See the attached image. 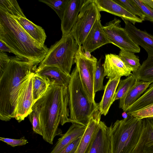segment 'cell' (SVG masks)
<instances>
[{"label": "cell", "instance_id": "cell-27", "mask_svg": "<svg viewBox=\"0 0 153 153\" xmlns=\"http://www.w3.org/2000/svg\"><path fill=\"white\" fill-rule=\"evenodd\" d=\"M0 11L13 17H26L16 0H0Z\"/></svg>", "mask_w": 153, "mask_h": 153}, {"label": "cell", "instance_id": "cell-16", "mask_svg": "<svg viewBox=\"0 0 153 153\" xmlns=\"http://www.w3.org/2000/svg\"><path fill=\"white\" fill-rule=\"evenodd\" d=\"M123 21L124 28L133 42L143 48L148 55L153 54V35L139 29L128 21Z\"/></svg>", "mask_w": 153, "mask_h": 153}, {"label": "cell", "instance_id": "cell-43", "mask_svg": "<svg viewBox=\"0 0 153 153\" xmlns=\"http://www.w3.org/2000/svg\"><path fill=\"white\" fill-rule=\"evenodd\" d=\"M152 119V122L153 123V118H151Z\"/></svg>", "mask_w": 153, "mask_h": 153}, {"label": "cell", "instance_id": "cell-39", "mask_svg": "<svg viewBox=\"0 0 153 153\" xmlns=\"http://www.w3.org/2000/svg\"><path fill=\"white\" fill-rule=\"evenodd\" d=\"M8 52L14 54L13 51L4 42L0 40V52Z\"/></svg>", "mask_w": 153, "mask_h": 153}, {"label": "cell", "instance_id": "cell-28", "mask_svg": "<svg viewBox=\"0 0 153 153\" xmlns=\"http://www.w3.org/2000/svg\"><path fill=\"white\" fill-rule=\"evenodd\" d=\"M136 82V79L133 74L131 73L124 79H120L118 85L114 102L123 98Z\"/></svg>", "mask_w": 153, "mask_h": 153}, {"label": "cell", "instance_id": "cell-41", "mask_svg": "<svg viewBox=\"0 0 153 153\" xmlns=\"http://www.w3.org/2000/svg\"><path fill=\"white\" fill-rule=\"evenodd\" d=\"M85 56L88 58H91L92 56L91 54V53L88 51H84Z\"/></svg>", "mask_w": 153, "mask_h": 153}, {"label": "cell", "instance_id": "cell-42", "mask_svg": "<svg viewBox=\"0 0 153 153\" xmlns=\"http://www.w3.org/2000/svg\"><path fill=\"white\" fill-rule=\"evenodd\" d=\"M122 115L124 118L127 117L128 116L127 114L125 111H124V112L122 113Z\"/></svg>", "mask_w": 153, "mask_h": 153}, {"label": "cell", "instance_id": "cell-18", "mask_svg": "<svg viewBox=\"0 0 153 153\" xmlns=\"http://www.w3.org/2000/svg\"><path fill=\"white\" fill-rule=\"evenodd\" d=\"M34 73L47 79L50 85H55L68 86L71 75L66 74L58 67L53 66H45L36 68Z\"/></svg>", "mask_w": 153, "mask_h": 153}, {"label": "cell", "instance_id": "cell-3", "mask_svg": "<svg viewBox=\"0 0 153 153\" xmlns=\"http://www.w3.org/2000/svg\"><path fill=\"white\" fill-rule=\"evenodd\" d=\"M37 68L30 62L17 56L10 62L0 76V119L14 118L19 94L22 84Z\"/></svg>", "mask_w": 153, "mask_h": 153}, {"label": "cell", "instance_id": "cell-20", "mask_svg": "<svg viewBox=\"0 0 153 153\" xmlns=\"http://www.w3.org/2000/svg\"><path fill=\"white\" fill-rule=\"evenodd\" d=\"M121 77L109 78L105 86L104 92L100 102L98 103V109L101 114L105 116L114 102L115 93Z\"/></svg>", "mask_w": 153, "mask_h": 153}, {"label": "cell", "instance_id": "cell-34", "mask_svg": "<svg viewBox=\"0 0 153 153\" xmlns=\"http://www.w3.org/2000/svg\"><path fill=\"white\" fill-rule=\"evenodd\" d=\"M138 119L153 117V104L127 114Z\"/></svg>", "mask_w": 153, "mask_h": 153}, {"label": "cell", "instance_id": "cell-37", "mask_svg": "<svg viewBox=\"0 0 153 153\" xmlns=\"http://www.w3.org/2000/svg\"><path fill=\"white\" fill-rule=\"evenodd\" d=\"M82 137L76 139L59 153H76Z\"/></svg>", "mask_w": 153, "mask_h": 153}, {"label": "cell", "instance_id": "cell-8", "mask_svg": "<svg viewBox=\"0 0 153 153\" xmlns=\"http://www.w3.org/2000/svg\"><path fill=\"white\" fill-rule=\"evenodd\" d=\"M97 61V58L93 56L91 58L87 57L82 45H79L74 62L84 90L91 100L95 103H96L95 100L94 76Z\"/></svg>", "mask_w": 153, "mask_h": 153}, {"label": "cell", "instance_id": "cell-2", "mask_svg": "<svg viewBox=\"0 0 153 153\" xmlns=\"http://www.w3.org/2000/svg\"><path fill=\"white\" fill-rule=\"evenodd\" d=\"M0 40L16 56L32 62L36 66L44 59L49 49L32 38L13 16L1 11Z\"/></svg>", "mask_w": 153, "mask_h": 153}, {"label": "cell", "instance_id": "cell-22", "mask_svg": "<svg viewBox=\"0 0 153 153\" xmlns=\"http://www.w3.org/2000/svg\"><path fill=\"white\" fill-rule=\"evenodd\" d=\"M13 17L32 38L42 44L45 45L47 36L44 30L42 27L33 23L26 17Z\"/></svg>", "mask_w": 153, "mask_h": 153}, {"label": "cell", "instance_id": "cell-15", "mask_svg": "<svg viewBox=\"0 0 153 153\" xmlns=\"http://www.w3.org/2000/svg\"><path fill=\"white\" fill-rule=\"evenodd\" d=\"M100 11H103L118 16L123 20L129 21L134 25L136 23L143 21L115 2L113 0H94Z\"/></svg>", "mask_w": 153, "mask_h": 153}, {"label": "cell", "instance_id": "cell-19", "mask_svg": "<svg viewBox=\"0 0 153 153\" xmlns=\"http://www.w3.org/2000/svg\"><path fill=\"white\" fill-rule=\"evenodd\" d=\"M151 83L136 81L124 96L120 100L119 107L126 112L142 95Z\"/></svg>", "mask_w": 153, "mask_h": 153}, {"label": "cell", "instance_id": "cell-4", "mask_svg": "<svg viewBox=\"0 0 153 153\" xmlns=\"http://www.w3.org/2000/svg\"><path fill=\"white\" fill-rule=\"evenodd\" d=\"M70 75L68 86L70 122L86 126L91 115L98 109V103L93 102L87 95L76 66Z\"/></svg>", "mask_w": 153, "mask_h": 153}, {"label": "cell", "instance_id": "cell-25", "mask_svg": "<svg viewBox=\"0 0 153 153\" xmlns=\"http://www.w3.org/2000/svg\"><path fill=\"white\" fill-rule=\"evenodd\" d=\"M50 85L47 79L34 73L33 77V94L34 103L45 93Z\"/></svg>", "mask_w": 153, "mask_h": 153}, {"label": "cell", "instance_id": "cell-24", "mask_svg": "<svg viewBox=\"0 0 153 153\" xmlns=\"http://www.w3.org/2000/svg\"><path fill=\"white\" fill-rule=\"evenodd\" d=\"M142 122L144 129L142 144L143 153H153V123L150 118L142 119Z\"/></svg>", "mask_w": 153, "mask_h": 153}, {"label": "cell", "instance_id": "cell-30", "mask_svg": "<svg viewBox=\"0 0 153 153\" xmlns=\"http://www.w3.org/2000/svg\"><path fill=\"white\" fill-rule=\"evenodd\" d=\"M101 59L97 62L94 76V88L95 92L104 90L103 81L105 76L104 68L101 63Z\"/></svg>", "mask_w": 153, "mask_h": 153}, {"label": "cell", "instance_id": "cell-9", "mask_svg": "<svg viewBox=\"0 0 153 153\" xmlns=\"http://www.w3.org/2000/svg\"><path fill=\"white\" fill-rule=\"evenodd\" d=\"M121 21L115 18L107 23L103 28L110 42L120 50L135 53L140 52L139 46L135 43L124 28L121 27Z\"/></svg>", "mask_w": 153, "mask_h": 153}, {"label": "cell", "instance_id": "cell-5", "mask_svg": "<svg viewBox=\"0 0 153 153\" xmlns=\"http://www.w3.org/2000/svg\"><path fill=\"white\" fill-rule=\"evenodd\" d=\"M109 128L112 153H132L140 137L142 119L128 115Z\"/></svg>", "mask_w": 153, "mask_h": 153}, {"label": "cell", "instance_id": "cell-38", "mask_svg": "<svg viewBox=\"0 0 153 153\" xmlns=\"http://www.w3.org/2000/svg\"><path fill=\"white\" fill-rule=\"evenodd\" d=\"M10 60V57L6 53L0 52V76H1L8 65Z\"/></svg>", "mask_w": 153, "mask_h": 153}, {"label": "cell", "instance_id": "cell-35", "mask_svg": "<svg viewBox=\"0 0 153 153\" xmlns=\"http://www.w3.org/2000/svg\"><path fill=\"white\" fill-rule=\"evenodd\" d=\"M138 6L141 12L145 16V20L153 22V9L143 3L141 0H133Z\"/></svg>", "mask_w": 153, "mask_h": 153}, {"label": "cell", "instance_id": "cell-13", "mask_svg": "<svg viewBox=\"0 0 153 153\" xmlns=\"http://www.w3.org/2000/svg\"><path fill=\"white\" fill-rule=\"evenodd\" d=\"M85 0H69L61 20L62 36L70 33L75 25Z\"/></svg>", "mask_w": 153, "mask_h": 153}, {"label": "cell", "instance_id": "cell-26", "mask_svg": "<svg viewBox=\"0 0 153 153\" xmlns=\"http://www.w3.org/2000/svg\"><path fill=\"white\" fill-rule=\"evenodd\" d=\"M153 104V83L140 97L126 112L129 113Z\"/></svg>", "mask_w": 153, "mask_h": 153}, {"label": "cell", "instance_id": "cell-6", "mask_svg": "<svg viewBox=\"0 0 153 153\" xmlns=\"http://www.w3.org/2000/svg\"><path fill=\"white\" fill-rule=\"evenodd\" d=\"M78 48L79 45L71 33L62 36L60 40L51 46L45 58L37 68L45 66H55L70 75Z\"/></svg>", "mask_w": 153, "mask_h": 153}, {"label": "cell", "instance_id": "cell-40", "mask_svg": "<svg viewBox=\"0 0 153 153\" xmlns=\"http://www.w3.org/2000/svg\"><path fill=\"white\" fill-rule=\"evenodd\" d=\"M142 2L146 4L153 9V0H141Z\"/></svg>", "mask_w": 153, "mask_h": 153}, {"label": "cell", "instance_id": "cell-29", "mask_svg": "<svg viewBox=\"0 0 153 153\" xmlns=\"http://www.w3.org/2000/svg\"><path fill=\"white\" fill-rule=\"evenodd\" d=\"M119 55L133 70V73L137 71L141 65L138 57L134 53L120 50Z\"/></svg>", "mask_w": 153, "mask_h": 153}, {"label": "cell", "instance_id": "cell-7", "mask_svg": "<svg viewBox=\"0 0 153 153\" xmlns=\"http://www.w3.org/2000/svg\"><path fill=\"white\" fill-rule=\"evenodd\" d=\"M101 15L94 0H85L70 33L78 45H82L96 22Z\"/></svg>", "mask_w": 153, "mask_h": 153}, {"label": "cell", "instance_id": "cell-11", "mask_svg": "<svg viewBox=\"0 0 153 153\" xmlns=\"http://www.w3.org/2000/svg\"><path fill=\"white\" fill-rule=\"evenodd\" d=\"M105 76L108 79L116 77H127L133 72L132 69L119 55L110 53L105 55V61L102 64Z\"/></svg>", "mask_w": 153, "mask_h": 153}, {"label": "cell", "instance_id": "cell-12", "mask_svg": "<svg viewBox=\"0 0 153 153\" xmlns=\"http://www.w3.org/2000/svg\"><path fill=\"white\" fill-rule=\"evenodd\" d=\"M101 114L97 109L90 117L82 136L76 153H89L100 126Z\"/></svg>", "mask_w": 153, "mask_h": 153}, {"label": "cell", "instance_id": "cell-21", "mask_svg": "<svg viewBox=\"0 0 153 153\" xmlns=\"http://www.w3.org/2000/svg\"><path fill=\"white\" fill-rule=\"evenodd\" d=\"M86 126L72 123L67 131L58 140L50 153H59L76 139L82 136Z\"/></svg>", "mask_w": 153, "mask_h": 153}, {"label": "cell", "instance_id": "cell-14", "mask_svg": "<svg viewBox=\"0 0 153 153\" xmlns=\"http://www.w3.org/2000/svg\"><path fill=\"white\" fill-rule=\"evenodd\" d=\"M101 22L100 20L96 22L84 40L82 45L84 51L91 53L103 45L110 43Z\"/></svg>", "mask_w": 153, "mask_h": 153}, {"label": "cell", "instance_id": "cell-44", "mask_svg": "<svg viewBox=\"0 0 153 153\" xmlns=\"http://www.w3.org/2000/svg\"></svg>", "mask_w": 153, "mask_h": 153}, {"label": "cell", "instance_id": "cell-1", "mask_svg": "<svg viewBox=\"0 0 153 153\" xmlns=\"http://www.w3.org/2000/svg\"><path fill=\"white\" fill-rule=\"evenodd\" d=\"M68 101V86L51 85L33 105L39 114L43 138L50 144L58 134L59 124L70 122Z\"/></svg>", "mask_w": 153, "mask_h": 153}, {"label": "cell", "instance_id": "cell-36", "mask_svg": "<svg viewBox=\"0 0 153 153\" xmlns=\"http://www.w3.org/2000/svg\"><path fill=\"white\" fill-rule=\"evenodd\" d=\"M0 140L13 147L24 145L28 143L27 140L24 138L17 139L0 137Z\"/></svg>", "mask_w": 153, "mask_h": 153}, {"label": "cell", "instance_id": "cell-31", "mask_svg": "<svg viewBox=\"0 0 153 153\" xmlns=\"http://www.w3.org/2000/svg\"><path fill=\"white\" fill-rule=\"evenodd\" d=\"M132 14L145 20V16L133 0H113Z\"/></svg>", "mask_w": 153, "mask_h": 153}, {"label": "cell", "instance_id": "cell-33", "mask_svg": "<svg viewBox=\"0 0 153 153\" xmlns=\"http://www.w3.org/2000/svg\"><path fill=\"white\" fill-rule=\"evenodd\" d=\"M32 126L33 131L42 136L43 132L39 113L37 109L32 107V111L28 115Z\"/></svg>", "mask_w": 153, "mask_h": 153}, {"label": "cell", "instance_id": "cell-10", "mask_svg": "<svg viewBox=\"0 0 153 153\" xmlns=\"http://www.w3.org/2000/svg\"><path fill=\"white\" fill-rule=\"evenodd\" d=\"M34 72L22 84L16 103L14 118L19 123L28 116L34 103L33 94V77Z\"/></svg>", "mask_w": 153, "mask_h": 153}, {"label": "cell", "instance_id": "cell-32", "mask_svg": "<svg viewBox=\"0 0 153 153\" xmlns=\"http://www.w3.org/2000/svg\"><path fill=\"white\" fill-rule=\"evenodd\" d=\"M69 0H39L50 7L61 20L63 13Z\"/></svg>", "mask_w": 153, "mask_h": 153}, {"label": "cell", "instance_id": "cell-23", "mask_svg": "<svg viewBox=\"0 0 153 153\" xmlns=\"http://www.w3.org/2000/svg\"><path fill=\"white\" fill-rule=\"evenodd\" d=\"M136 81L153 83V54L148 55L136 72L132 73Z\"/></svg>", "mask_w": 153, "mask_h": 153}, {"label": "cell", "instance_id": "cell-17", "mask_svg": "<svg viewBox=\"0 0 153 153\" xmlns=\"http://www.w3.org/2000/svg\"><path fill=\"white\" fill-rule=\"evenodd\" d=\"M89 153H112L109 127L100 121V126Z\"/></svg>", "mask_w": 153, "mask_h": 153}]
</instances>
